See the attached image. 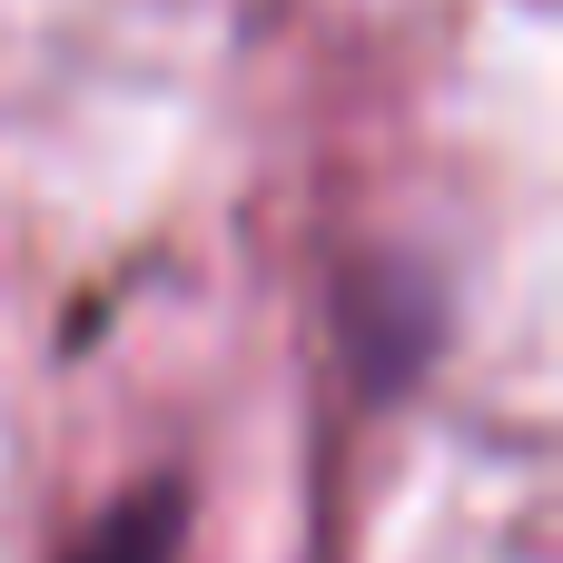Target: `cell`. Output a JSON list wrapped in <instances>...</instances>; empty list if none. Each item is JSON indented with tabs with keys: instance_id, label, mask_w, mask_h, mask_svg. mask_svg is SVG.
<instances>
[{
	"instance_id": "cell-1",
	"label": "cell",
	"mask_w": 563,
	"mask_h": 563,
	"mask_svg": "<svg viewBox=\"0 0 563 563\" xmlns=\"http://www.w3.org/2000/svg\"><path fill=\"white\" fill-rule=\"evenodd\" d=\"M346 336H356L366 386H416V366H426L435 336H445V297H435V277H426L416 257H386L376 287L346 297Z\"/></svg>"
},
{
	"instance_id": "cell-2",
	"label": "cell",
	"mask_w": 563,
	"mask_h": 563,
	"mask_svg": "<svg viewBox=\"0 0 563 563\" xmlns=\"http://www.w3.org/2000/svg\"><path fill=\"white\" fill-rule=\"evenodd\" d=\"M178 544H188V475H139L59 544V563H178Z\"/></svg>"
}]
</instances>
